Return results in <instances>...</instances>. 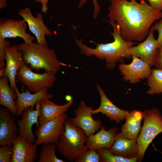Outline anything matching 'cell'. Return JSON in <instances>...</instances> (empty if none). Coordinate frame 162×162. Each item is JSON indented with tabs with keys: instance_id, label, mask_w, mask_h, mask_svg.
<instances>
[{
	"instance_id": "4dcf8cb0",
	"label": "cell",
	"mask_w": 162,
	"mask_h": 162,
	"mask_svg": "<svg viewBox=\"0 0 162 162\" xmlns=\"http://www.w3.org/2000/svg\"><path fill=\"white\" fill-rule=\"evenodd\" d=\"M86 1L87 0H81L78 5V8H80L81 7ZM92 2L94 7L93 17L94 19H95L97 18L98 13L100 10L101 8L97 0H92Z\"/></svg>"
},
{
	"instance_id": "e0dca14e",
	"label": "cell",
	"mask_w": 162,
	"mask_h": 162,
	"mask_svg": "<svg viewBox=\"0 0 162 162\" xmlns=\"http://www.w3.org/2000/svg\"><path fill=\"white\" fill-rule=\"evenodd\" d=\"M96 87L100 96V103L97 109L92 110V114L101 113L110 120L118 123L123 121L129 111L121 110L117 107L108 98L98 84L97 85Z\"/></svg>"
},
{
	"instance_id": "8992f818",
	"label": "cell",
	"mask_w": 162,
	"mask_h": 162,
	"mask_svg": "<svg viewBox=\"0 0 162 162\" xmlns=\"http://www.w3.org/2000/svg\"><path fill=\"white\" fill-rule=\"evenodd\" d=\"M55 74L46 71L42 74L34 73L26 64L18 70L16 78L28 90L36 93L51 88L56 80Z\"/></svg>"
},
{
	"instance_id": "8fae6325",
	"label": "cell",
	"mask_w": 162,
	"mask_h": 162,
	"mask_svg": "<svg viewBox=\"0 0 162 162\" xmlns=\"http://www.w3.org/2000/svg\"><path fill=\"white\" fill-rule=\"evenodd\" d=\"M35 105V110L34 106H30L25 109L22 118L17 121L18 135L31 143H35L36 141L32 130V126L36 124L38 128L40 126L39 118L40 107L38 102Z\"/></svg>"
},
{
	"instance_id": "44dd1931",
	"label": "cell",
	"mask_w": 162,
	"mask_h": 162,
	"mask_svg": "<svg viewBox=\"0 0 162 162\" xmlns=\"http://www.w3.org/2000/svg\"><path fill=\"white\" fill-rule=\"evenodd\" d=\"M44 98L40 100L41 111L39 118L40 126H42L48 121L54 119L65 112L70 107L74 101L71 100L62 105L56 104L50 100Z\"/></svg>"
},
{
	"instance_id": "836d02e7",
	"label": "cell",
	"mask_w": 162,
	"mask_h": 162,
	"mask_svg": "<svg viewBox=\"0 0 162 162\" xmlns=\"http://www.w3.org/2000/svg\"><path fill=\"white\" fill-rule=\"evenodd\" d=\"M49 0H35V2L41 3L42 5L41 10L43 13L46 14L48 10L47 4Z\"/></svg>"
},
{
	"instance_id": "484cf974",
	"label": "cell",
	"mask_w": 162,
	"mask_h": 162,
	"mask_svg": "<svg viewBox=\"0 0 162 162\" xmlns=\"http://www.w3.org/2000/svg\"><path fill=\"white\" fill-rule=\"evenodd\" d=\"M99 154L101 162H136L138 156L127 158L112 153L109 149L102 148L96 150Z\"/></svg>"
},
{
	"instance_id": "8d00e7d4",
	"label": "cell",
	"mask_w": 162,
	"mask_h": 162,
	"mask_svg": "<svg viewBox=\"0 0 162 162\" xmlns=\"http://www.w3.org/2000/svg\"><path fill=\"white\" fill-rule=\"evenodd\" d=\"M66 100L68 101L71 100V97L69 95H67L65 97Z\"/></svg>"
},
{
	"instance_id": "d590c367",
	"label": "cell",
	"mask_w": 162,
	"mask_h": 162,
	"mask_svg": "<svg viewBox=\"0 0 162 162\" xmlns=\"http://www.w3.org/2000/svg\"><path fill=\"white\" fill-rule=\"evenodd\" d=\"M5 67L0 68V77H1L4 76L5 72Z\"/></svg>"
},
{
	"instance_id": "d6986e66",
	"label": "cell",
	"mask_w": 162,
	"mask_h": 162,
	"mask_svg": "<svg viewBox=\"0 0 162 162\" xmlns=\"http://www.w3.org/2000/svg\"><path fill=\"white\" fill-rule=\"evenodd\" d=\"M100 128L96 134L88 137L86 145L88 149L96 150L102 148L109 149L113 143L118 128L114 126L106 130V127L102 126Z\"/></svg>"
},
{
	"instance_id": "d4e9b609",
	"label": "cell",
	"mask_w": 162,
	"mask_h": 162,
	"mask_svg": "<svg viewBox=\"0 0 162 162\" xmlns=\"http://www.w3.org/2000/svg\"><path fill=\"white\" fill-rule=\"evenodd\" d=\"M56 143H44L39 152L38 162H64L56 155Z\"/></svg>"
},
{
	"instance_id": "ac0fdd59",
	"label": "cell",
	"mask_w": 162,
	"mask_h": 162,
	"mask_svg": "<svg viewBox=\"0 0 162 162\" xmlns=\"http://www.w3.org/2000/svg\"><path fill=\"white\" fill-rule=\"evenodd\" d=\"M48 89L45 88L32 94L28 90L25 92L20 93L17 87H16L14 90L17 96L16 99L15 100L17 110L16 118L18 116H22L25 109L30 106H34L40 100L44 98H52L53 95L48 92Z\"/></svg>"
},
{
	"instance_id": "30bf717a",
	"label": "cell",
	"mask_w": 162,
	"mask_h": 162,
	"mask_svg": "<svg viewBox=\"0 0 162 162\" xmlns=\"http://www.w3.org/2000/svg\"><path fill=\"white\" fill-rule=\"evenodd\" d=\"M18 13L26 22L30 31L35 36L37 43L42 45L47 46L45 36H51L52 34L45 24L42 14L38 13L36 17H34L28 7L20 9Z\"/></svg>"
},
{
	"instance_id": "e575fe53",
	"label": "cell",
	"mask_w": 162,
	"mask_h": 162,
	"mask_svg": "<svg viewBox=\"0 0 162 162\" xmlns=\"http://www.w3.org/2000/svg\"><path fill=\"white\" fill-rule=\"evenodd\" d=\"M7 0H0V9L4 8L7 6Z\"/></svg>"
},
{
	"instance_id": "603a6c76",
	"label": "cell",
	"mask_w": 162,
	"mask_h": 162,
	"mask_svg": "<svg viewBox=\"0 0 162 162\" xmlns=\"http://www.w3.org/2000/svg\"><path fill=\"white\" fill-rule=\"evenodd\" d=\"M9 79L5 76L0 78V104L9 110L16 116L17 113L15 101L17 94L8 85Z\"/></svg>"
},
{
	"instance_id": "9c48e42d",
	"label": "cell",
	"mask_w": 162,
	"mask_h": 162,
	"mask_svg": "<svg viewBox=\"0 0 162 162\" xmlns=\"http://www.w3.org/2000/svg\"><path fill=\"white\" fill-rule=\"evenodd\" d=\"M132 57L133 59L130 63H122L118 67L123 80L131 84H135L139 82L141 80L148 78L152 70L149 65L139 57L135 56Z\"/></svg>"
},
{
	"instance_id": "d6a6232c",
	"label": "cell",
	"mask_w": 162,
	"mask_h": 162,
	"mask_svg": "<svg viewBox=\"0 0 162 162\" xmlns=\"http://www.w3.org/2000/svg\"><path fill=\"white\" fill-rule=\"evenodd\" d=\"M149 5L154 9L162 11V0H147Z\"/></svg>"
},
{
	"instance_id": "3957f363",
	"label": "cell",
	"mask_w": 162,
	"mask_h": 162,
	"mask_svg": "<svg viewBox=\"0 0 162 162\" xmlns=\"http://www.w3.org/2000/svg\"><path fill=\"white\" fill-rule=\"evenodd\" d=\"M25 62L31 70L51 72L55 74L62 66L67 64L59 61L55 51L47 46L32 42L15 44Z\"/></svg>"
},
{
	"instance_id": "1f68e13d",
	"label": "cell",
	"mask_w": 162,
	"mask_h": 162,
	"mask_svg": "<svg viewBox=\"0 0 162 162\" xmlns=\"http://www.w3.org/2000/svg\"><path fill=\"white\" fill-rule=\"evenodd\" d=\"M154 65L157 69H162V46L158 50Z\"/></svg>"
},
{
	"instance_id": "f546056e",
	"label": "cell",
	"mask_w": 162,
	"mask_h": 162,
	"mask_svg": "<svg viewBox=\"0 0 162 162\" xmlns=\"http://www.w3.org/2000/svg\"><path fill=\"white\" fill-rule=\"evenodd\" d=\"M152 26L154 31L157 30L158 32V36L156 40L159 48L162 46V18L156 22Z\"/></svg>"
},
{
	"instance_id": "277c9868",
	"label": "cell",
	"mask_w": 162,
	"mask_h": 162,
	"mask_svg": "<svg viewBox=\"0 0 162 162\" xmlns=\"http://www.w3.org/2000/svg\"><path fill=\"white\" fill-rule=\"evenodd\" d=\"M65 130L56 143L57 151L71 162L75 160L88 149L86 145L88 137L83 130L74 125L68 118L64 122Z\"/></svg>"
},
{
	"instance_id": "cb8c5ba5",
	"label": "cell",
	"mask_w": 162,
	"mask_h": 162,
	"mask_svg": "<svg viewBox=\"0 0 162 162\" xmlns=\"http://www.w3.org/2000/svg\"><path fill=\"white\" fill-rule=\"evenodd\" d=\"M147 79L149 88L147 93L150 94L162 93V69L157 68L152 70Z\"/></svg>"
},
{
	"instance_id": "ffe728a7",
	"label": "cell",
	"mask_w": 162,
	"mask_h": 162,
	"mask_svg": "<svg viewBox=\"0 0 162 162\" xmlns=\"http://www.w3.org/2000/svg\"><path fill=\"white\" fill-rule=\"evenodd\" d=\"M109 149L115 155L128 159L138 156L137 139L127 138L121 132L116 134L113 143Z\"/></svg>"
},
{
	"instance_id": "83f0119b",
	"label": "cell",
	"mask_w": 162,
	"mask_h": 162,
	"mask_svg": "<svg viewBox=\"0 0 162 162\" xmlns=\"http://www.w3.org/2000/svg\"><path fill=\"white\" fill-rule=\"evenodd\" d=\"M12 146L3 144L0 148V162H11Z\"/></svg>"
},
{
	"instance_id": "ba28073f",
	"label": "cell",
	"mask_w": 162,
	"mask_h": 162,
	"mask_svg": "<svg viewBox=\"0 0 162 162\" xmlns=\"http://www.w3.org/2000/svg\"><path fill=\"white\" fill-rule=\"evenodd\" d=\"M93 108L87 106L86 103L80 100L78 108L74 110L75 116L70 118L73 124L82 129L87 136H90L98 131L102 126L100 119L94 120L92 116Z\"/></svg>"
},
{
	"instance_id": "9a60e30c",
	"label": "cell",
	"mask_w": 162,
	"mask_h": 162,
	"mask_svg": "<svg viewBox=\"0 0 162 162\" xmlns=\"http://www.w3.org/2000/svg\"><path fill=\"white\" fill-rule=\"evenodd\" d=\"M37 146L18 135L12 145L11 162H34L38 158Z\"/></svg>"
},
{
	"instance_id": "7c38bea8",
	"label": "cell",
	"mask_w": 162,
	"mask_h": 162,
	"mask_svg": "<svg viewBox=\"0 0 162 162\" xmlns=\"http://www.w3.org/2000/svg\"><path fill=\"white\" fill-rule=\"evenodd\" d=\"M154 31L151 26L146 39L136 46H133L128 50L131 56H136L148 64L151 67L154 65L159 48L154 35Z\"/></svg>"
},
{
	"instance_id": "7a4b0ae2",
	"label": "cell",
	"mask_w": 162,
	"mask_h": 162,
	"mask_svg": "<svg viewBox=\"0 0 162 162\" xmlns=\"http://www.w3.org/2000/svg\"><path fill=\"white\" fill-rule=\"evenodd\" d=\"M106 21L113 28V32L110 34L114 39L113 42L97 44L90 40V42L97 45L95 48H92L83 44L82 39L78 40L75 38V41L82 54L86 57L94 56L100 60H105L106 67L112 70L118 62H122L124 58H128L131 56L128 50L136 44L125 40L122 38L120 28L114 20L109 19V20Z\"/></svg>"
},
{
	"instance_id": "4fadbf2b",
	"label": "cell",
	"mask_w": 162,
	"mask_h": 162,
	"mask_svg": "<svg viewBox=\"0 0 162 162\" xmlns=\"http://www.w3.org/2000/svg\"><path fill=\"white\" fill-rule=\"evenodd\" d=\"M26 22L24 20H16L1 18L0 20V37L6 39L21 38L24 42L31 44L35 38L27 33Z\"/></svg>"
},
{
	"instance_id": "52a82bcc",
	"label": "cell",
	"mask_w": 162,
	"mask_h": 162,
	"mask_svg": "<svg viewBox=\"0 0 162 162\" xmlns=\"http://www.w3.org/2000/svg\"><path fill=\"white\" fill-rule=\"evenodd\" d=\"M68 118L64 113L38 128L35 143L37 146L43 143H56L65 130L64 122Z\"/></svg>"
},
{
	"instance_id": "f1b7e54d",
	"label": "cell",
	"mask_w": 162,
	"mask_h": 162,
	"mask_svg": "<svg viewBox=\"0 0 162 162\" xmlns=\"http://www.w3.org/2000/svg\"><path fill=\"white\" fill-rule=\"evenodd\" d=\"M11 44L10 42L5 39L0 37V67H5L6 59L5 50L6 47Z\"/></svg>"
},
{
	"instance_id": "4316f807",
	"label": "cell",
	"mask_w": 162,
	"mask_h": 162,
	"mask_svg": "<svg viewBox=\"0 0 162 162\" xmlns=\"http://www.w3.org/2000/svg\"><path fill=\"white\" fill-rule=\"evenodd\" d=\"M75 162H99L100 158L96 150L88 149L75 160Z\"/></svg>"
},
{
	"instance_id": "5bb4252c",
	"label": "cell",
	"mask_w": 162,
	"mask_h": 162,
	"mask_svg": "<svg viewBox=\"0 0 162 162\" xmlns=\"http://www.w3.org/2000/svg\"><path fill=\"white\" fill-rule=\"evenodd\" d=\"M16 117L7 108H0V146H12L18 133L15 123Z\"/></svg>"
},
{
	"instance_id": "7402d4cb",
	"label": "cell",
	"mask_w": 162,
	"mask_h": 162,
	"mask_svg": "<svg viewBox=\"0 0 162 162\" xmlns=\"http://www.w3.org/2000/svg\"><path fill=\"white\" fill-rule=\"evenodd\" d=\"M143 118V113L137 110L129 112L124 119L125 122L122 126L121 133L125 138L137 139L141 129V123Z\"/></svg>"
},
{
	"instance_id": "6da1fadb",
	"label": "cell",
	"mask_w": 162,
	"mask_h": 162,
	"mask_svg": "<svg viewBox=\"0 0 162 162\" xmlns=\"http://www.w3.org/2000/svg\"><path fill=\"white\" fill-rule=\"evenodd\" d=\"M107 16L119 26L125 40L141 41L149 33L151 25L162 18V11L154 10L145 0H110Z\"/></svg>"
},
{
	"instance_id": "2e32d148",
	"label": "cell",
	"mask_w": 162,
	"mask_h": 162,
	"mask_svg": "<svg viewBox=\"0 0 162 162\" xmlns=\"http://www.w3.org/2000/svg\"><path fill=\"white\" fill-rule=\"evenodd\" d=\"M5 52L6 65L4 76L8 78L11 88L14 90L16 86L15 80L17 71L26 63L15 45L8 46Z\"/></svg>"
},
{
	"instance_id": "5b68a950",
	"label": "cell",
	"mask_w": 162,
	"mask_h": 162,
	"mask_svg": "<svg viewBox=\"0 0 162 162\" xmlns=\"http://www.w3.org/2000/svg\"><path fill=\"white\" fill-rule=\"evenodd\" d=\"M143 124L137 139L139 153L137 161L142 162L148 147L155 137L162 132V115L158 108L145 110Z\"/></svg>"
}]
</instances>
